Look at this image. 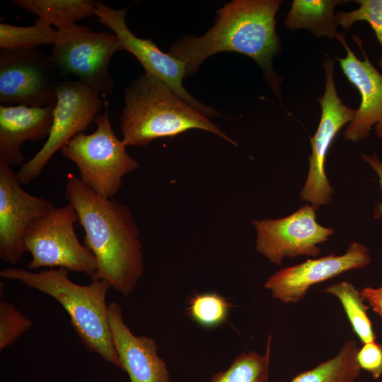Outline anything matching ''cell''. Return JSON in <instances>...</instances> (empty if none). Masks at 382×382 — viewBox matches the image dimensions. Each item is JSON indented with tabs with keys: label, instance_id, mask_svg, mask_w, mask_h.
Returning a JSON list of instances; mask_svg holds the SVG:
<instances>
[{
	"label": "cell",
	"instance_id": "9",
	"mask_svg": "<svg viewBox=\"0 0 382 382\" xmlns=\"http://www.w3.org/2000/svg\"><path fill=\"white\" fill-rule=\"evenodd\" d=\"M64 76L40 50L0 49V102L10 105L47 107L57 102Z\"/></svg>",
	"mask_w": 382,
	"mask_h": 382
},
{
	"label": "cell",
	"instance_id": "16",
	"mask_svg": "<svg viewBox=\"0 0 382 382\" xmlns=\"http://www.w3.org/2000/svg\"><path fill=\"white\" fill-rule=\"evenodd\" d=\"M108 318L114 347L131 382H170L165 361L158 354L155 340L134 335L126 325L116 302L108 304Z\"/></svg>",
	"mask_w": 382,
	"mask_h": 382
},
{
	"label": "cell",
	"instance_id": "1",
	"mask_svg": "<svg viewBox=\"0 0 382 382\" xmlns=\"http://www.w3.org/2000/svg\"><path fill=\"white\" fill-rule=\"evenodd\" d=\"M280 0H233L216 11L214 25L200 37L180 38L168 53L185 64L186 77L203 62L221 52H236L253 59L262 69L273 93L282 100V79L272 60L280 50L275 16Z\"/></svg>",
	"mask_w": 382,
	"mask_h": 382
},
{
	"label": "cell",
	"instance_id": "23",
	"mask_svg": "<svg viewBox=\"0 0 382 382\" xmlns=\"http://www.w3.org/2000/svg\"><path fill=\"white\" fill-rule=\"evenodd\" d=\"M58 30L38 19L31 26L0 23V47L6 50L35 49L42 45L54 44Z\"/></svg>",
	"mask_w": 382,
	"mask_h": 382
},
{
	"label": "cell",
	"instance_id": "4",
	"mask_svg": "<svg viewBox=\"0 0 382 382\" xmlns=\"http://www.w3.org/2000/svg\"><path fill=\"white\" fill-rule=\"evenodd\" d=\"M125 102L120 128L127 146H146L154 139L175 137L192 129L210 132L237 145L208 117L149 73L138 76L125 89Z\"/></svg>",
	"mask_w": 382,
	"mask_h": 382
},
{
	"label": "cell",
	"instance_id": "25",
	"mask_svg": "<svg viewBox=\"0 0 382 382\" xmlns=\"http://www.w3.org/2000/svg\"><path fill=\"white\" fill-rule=\"evenodd\" d=\"M359 8L349 12L338 11L337 25L348 30L355 22H367L373 29L378 42L382 47V0H357ZM382 68V54L378 61Z\"/></svg>",
	"mask_w": 382,
	"mask_h": 382
},
{
	"label": "cell",
	"instance_id": "26",
	"mask_svg": "<svg viewBox=\"0 0 382 382\" xmlns=\"http://www.w3.org/2000/svg\"><path fill=\"white\" fill-rule=\"evenodd\" d=\"M33 325L32 322L7 301L0 303V350L13 345Z\"/></svg>",
	"mask_w": 382,
	"mask_h": 382
},
{
	"label": "cell",
	"instance_id": "13",
	"mask_svg": "<svg viewBox=\"0 0 382 382\" xmlns=\"http://www.w3.org/2000/svg\"><path fill=\"white\" fill-rule=\"evenodd\" d=\"M53 202L26 192L11 166L0 161V257L15 265L25 252L30 225L53 208Z\"/></svg>",
	"mask_w": 382,
	"mask_h": 382
},
{
	"label": "cell",
	"instance_id": "27",
	"mask_svg": "<svg viewBox=\"0 0 382 382\" xmlns=\"http://www.w3.org/2000/svg\"><path fill=\"white\" fill-rule=\"evenodd\" d=\"M357 361L361 369L378 379L382 376V345L376 341L363 344L358 349Z\"/></svg>",
	"mask_w": 382,
	"mask_h": 382
},
{
	"label": "cell",
	"instance_id": "18",
	"mask_svg": "<svg viewBox=\"0 0 382 382\" xmlns=\"http://www.w3.org/2000/svg\"><path fill=\"white\" fill-rule=\"evenodd\" d=\"M343 0H294L284 20L289 30L304 28L317 38L326 37L338 39L337 22L334 11Z\"/></svg>",
	"mask_w": 382,
	"mask_h": 382
},
{
	"label": "cell",
	"instance_id": "7",
	"mask_svg": "<svg viewBox=\"0 0 382 382\" xmlns=\"http://www.w3.org/2000/svg\"><path fill=\"white\" fill-rule=\"evenodd\" d=\"M57 30L50 57L61 73L77 76L102 96L111 94L115 82L109 64L112 55L122 50L117 36L76 24Z\"/></svg>",
	"mask_w": 382,
	"mask_h": 382
},
{
	"label": "cell",
	"instance_id": "2",
	"mask_svg": "<svg viewBox=\"0 0 382 382\" xmlns=\"http://www.w3.org/2000/svg\"><path fill=\"white\" fill-rule=\"evenodd\" d=\"M65 197L85 232V243L97 261L95 277L124 296L134 291L144 272L142 245L129 208L103 197L70 174Z\"/></svg>",
	"mask_w": 382,
	"mask_h": 382
},
{
	"label": "cell",
	"instance_id": "8",
	"mask_svg": "<svg viewBox=\"0 0 382 382\" xmlns=\"http://www.w3.org/2000/svg\"><path fill=\"white\" fill-rule=\"evenodd\" d=\"M57 102L50 135L42 147L16 173L28 185L42 173L53 155L95 120L103 105L101 95L79 80H63L57 88Z\"/></svg>",
	"mask_w": 382,
	"mask_h": 382
},
{
	"label": "cell",
	"instance_id": "3",
	"mask_svg": "<svg viewBox=\"0 0 382 382\" xmlns=\"http://www.w3.org/2000/svg\"><path fill=\"white\" fill-rule=\"evenodd\" d=\"M68 272L63 268L34 272L7 267L1 270L0 276L19 281L58 301L69 314L70 323L86 348L123 370L109 323L106 297L110 284L94 277L89 284L80 285L69 278Z\"/></svg>",
	"mask_w": 382,
	"mask_h": 382
},
{
	"label": "cell",
	"instance_id": "11",
	"mask_svg": "<svg viewBox=\"0 0 382 382\" xmlns=\"http://www.w3.org/2000/svg\"><path fill=\"white\" fill-rule=\"evenodd\" d=\"M96 3L95 15L98 21L114 32L120 40L122 50L132 53L145 72L158 78L180 98L205 116L221 115L218 110L202 103L185 90L183 85V79L186 77L184 62L162 52L151 38H139L129 30L125 21L128 8L115 9L100 1Z\"/></svg>",
	"mask_w": 382,
	"mask_h": 382
},
{
	"label": "cell",
	"instance_id": "28",
	"mask_svg": "<svg viewBox=\"0 0 382 382\" xmlns=\"http://www.w3.org/2000/svg\"><path fill=\"white\" fill-rule=\"evenodd\" d=\"M361 158L366 162L377 173L378 182L382 190V163L376 156V154L368 156L362 154ZM374 216L376 218H382V202L378 204L374 210Z\"/></svg>",
	"mask_w": 382,
	"mask_h": 382
},
{
	"label": "cell",
	"instance_id": "14",
	"mask_svg": "<svg viewBox=\"0 0 382 382\" xmlns=\"http://www.w3.org/2000/svg\"><path fill=\"white\" fill-rule=\"evenodd\" d=\"M371 260L368 249L361 243L352 242L343 255L331 253L278 270L266 280L264 288L281 302L295 303L312 286L349 270L363 268Z\"/></svg>",
	"mask_w": 382,
	"mask_h": 382
},
{
	"label": "cell",
	"instance_id": "21",
	"mask_svg": "<svg viewBox=\"0 0 382 382\" xmlns=\"http://www.w3.org/2000/svg\"><path fill=\"white\" fill-rule=\"evenodd\" d=\"M323 292L335 296L340 301L361 342L365 344L376 341V335L361 291L351 282L343 281L325 287Z\"/></svg>",
	"mask_w": 382,
	"mask_h": 382
},
{
	"label": "cell",
	"instance_id": "24",
	"mask_svg": "<svg viewBox=\"0 0 382 382\" xmlns=\"http://www.w3.org/2000/svg\"><path fill=\"white\" fill-rule=\"evenodd\" d=\"M231 304L216 292L196 294L188 302L187 311L190 318L204 328H214L225 323Z\"/></svg>",
	"mask_w": 382,
	"mask_h": 382
},
{
	"label": "cell",
	"instance_id": "17",
	"mask_svg": "<svg viewBox=\"0 0 382 382\" xmlns=\"http://www.w3.org/2000/svg\"><path fill=\"white\" fill-rule=\"evenodd\" d=\"M54 106L0 105V161L10 166L24 163L23 144L49 137Z\"/></svg>",
	"mask_w": 382,
	"mask_h": 382
},
{
	"label": "cell",
	"instance_id": "30",
	"mask_svg": "<svg viewBox=\"0 0 382 382\" xmlns=\"http://www.w3.org/2000/svg\"><path fill=\"white\" fill-rule=\"evenodd\" d=\"M360 291L362 294L382 298V286L378 288L366 287Z\"/></svg>",
	"mask_w": 382,
	"mask_h": 382
},
{
	"label": "cell",
	"instance_id": "6",
	"mask_svg": "<svg viewBox=\"0 0 382 382\" xmlns=\"http://www.w3.org/2000/svg\"><path fill=\"white\" fill-rule=\"evenodd\" d=\"M79 221L74 208L68 203L54 207L28 228L23 240L31 255L29 270L55 267L83 272L91 279L97 272V261L86 245L81 243L74 228Z\"/></svg>",
	"mask_w": 382,
	"mask_h": 382
},
{
	"label": "cell",
	"instance_id": "10",
	"mask_svg": "<svg viewBox=\"0 0 382 382\" xmlns=\"http://www.w3.org/2000/svg\"><path fill=\"white\" fill-rule=\"evenodd\" d=\"M325 76L323 95L318 99L321 107L318 127L311 139V155L307 179L300 192V198L311 202L318 209L331 202L333 188L325 171V162L329 149L341 128L349 123L355 109L345 105L338 96L334 81V61L327 57L323 62Z\"/></svg>",
	"mask_w": 382,
	"mask_h": 382
},
{
	"label": "cell",
	"instance_id": "15",
	"mask_svg": "<svg viewBox=\"0 0 382 382\" xmlns=\"http://www.w3.org/2000/svg\"><path fill=\"white\" fill-rule=\"evenodd\" d=\"M353 39L363 54V60L349 48L343 34L337 39L347 54L345 57L337 59L347 79L361 96L359 107L345 129L344 138L353 142L365 139L375 125L376 136L382 139V74L370 62L363 49L361 40L355 35Z\"/></svg>",
	"mask_w": 382,
	"mask_h": 382
},
{
	"label": "cell",
	"instance_id": "5",
	"mask_svg": "<svg viewBox=\"0 0 382 382\" xmlns=\"http://www.w3.org/2000/svg\"><path fill=\"white\" fill-rule=\"evenodd\" d=\"M95 132L76 135L62 150L76 164L81 180L96 194L113 198L122 185L123 178L137 169L138 162L126 151L127 146L115 134L108 105L94 120Z\"/></svg>",
	"mask_w": 382,
	"mask_h": 382
},
{
	"label": "cell",
	"instance_id": "19",
	"mask_svg": "<svg viewBox=\"0 0 382 382\" xmlns=\"http://www.w3.org/2000/svg\"><path fill=\"white\" fill-rule=\"evenodd\" d=\"M96 1L91 0H13L37 19L57 30L69 28L83 18L95 15Z\"/></svg>",
	"mask_w": 382,
	"mask_h": 382
},
{
	"label": "cell",
	"instance_id": "12",
	"mask_svg": "<svg viewBox=\"0 0 382 382\" xmlns=\"http://www.w3.org/2000/svg\"><path fill=\"white\" fill-rule=\"evenodd\" d=\"M316 210L305 204L284 218L253 221L257 250L276 265H281L286 257L319 255L318 245L328 241L334 230L316 221Z\"/></svg>",
	"mask_w": 382,
	"mask_h": 382
},
{
	"label": "cell",
	"instance_id": "29",
	"mask_svg": "<svg viewBox=\"0 0 382 382\" xmlns=\"http://www.w3.org/2000/svg\"><path fill=\"white\" fill-rule=\"evenodd\" d=\"M361 294L364 301H366L371 306L373 311L382 318V298L362 293Z\"/></svg>",
	"mask_w": 382,
	"mask_h": 382
},
{
	"label": "cell",
	"instance_id": "31",
	"mask_svg": "<svg viewBox=\"0 0 382 382\" xmlns=\"http://www.w3.org/2000/svg\"><path fill=\"white\" fill-rule=\"evenodd\" d=\"M355 382H357V381H355Z\"/></svg>",
	"mask_w": 382,
	"mask_h": 382
},
{
	"label": "cell",
	"instance_id": "22",
	"mask_svg": "<svg viewBox=\"0 0 382 382\" xmlns=\"http://www.w3.org/2000/svg\"><path fill=\"white\" fill-rule=\"evenodd\" d=\"M272 340L270 335L265 354L253 351L242 353L228 369L215 374L211 382H269Z\"/></svg>",
	"mask_w": 382,
	"mask_h": 382
},
{
	"label": "cell",
	"instance_id": "20",
	"mask_svg": "<svg viewBox=\"0 0 382 382\" xmlns=\"http://www.w3.org/2000/svg\"><path fill=\"white\" fill-rule=\"evenodd\" d=\"M358 349L357 342L349 340L333 357L299 374L291 382H355L361 371L357 361Z\"/></svg>",
	"mask_w": 382,
	"mask_h": 382
}]
</instances>
